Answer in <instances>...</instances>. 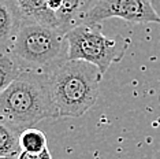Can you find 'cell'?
Wrapping results in <instances>:
<instances>
[{"label": "cell", "mask_w": 160, "mask_h": 159, "mask_svg": "<svg viewBox=\"0 0 160 159\" xmlns=\"http://www.w3.org/2000/svg\"><path fill=\"white\" fill-rule=\"evenodd\" d=\"M60 117L52 97L49 74L23 70L0 93V124L19 133L47 118Z\"/></svg>", "instance_id": "obj_1"}, {"label": "cell", "mask_w": 160, "mask_h": 159, "mask_svg": "<svg viewBox=\"0 0 160 159\" xmlns=\"http://www.w3.org/2000/svg\"><path fill=\"white\" fill-rule=\"evenodd\" d=\"M8 54L22 70L51 75L68 60V41L59 28L23 19Z\"/></svg>", "instance_id": "obj_2"}, {"label": "cell", "mask_w": 160, "mask_h": 159, "mask_svg": "<svg viewBox=\"0 0 160 159\" xmlns=\"http://www.w3.org/2000/svg\"><path fill=\"white\" fill-rule=\"evenodd\" d=\"M101 71L86 60H67L49 75L52 97L60 117L78 118L99 97Z\"/></svg>", "instance_id": "obj_3"}, {"label": "cell", "mask_w": 160, "mask_h": 159, "mask_svg": "<svg viewBox=\"0 0 160 159\" xmlns=\"http://www.w3.org/2000/svg\"><path fill=\"white\" fill-rule=\"evenodd\" d=\"M68 41V60H86L105 74L110 66L122 60L130 40L122 36L110 38L103 34L101 25H78L66 33Z\"/></svg>", "instance_id": "obj_4"}, {"label": "cell", "mask_w": 160, "mask_h": 159, "mask_svg": "<svg viewBox=\"0 0 160 159\" xmlns=\"http://www.w3.org/2000/svg\"><path fill=\"white\" fill-rule=\"evenodd\" d=\"M108 18H121L129 23L160 25V17L151 0H96L82 23L99 25Z\"/></svg>", "instance_id": "obj_5"}, {"label": "cell", "mask_w": 160, "mask_h": 159, "mask_svg": "<svg viewBox=\"0 0 160 159\" xmlns=\"http://www.w3.org/2000/svg\"><path fill=\"white\" fill-rule=\"evenodd\" d=\"M18 0H0V51L10 52L15 36L23 22Z\"/></svg>", "instance_id": "obj_6"}, {"label": "cell", "mask_w": 160, "mask_h": 159, "mask_svg": "<svg viewBox=\"0 0 160 159\" xmlns=\"http://www.w3.org/2000/svg\"><path fill=\"white\" fill-rule=\"evenodd\" d=\"M94 2L96 0H62V7L56 11L60 30L67 33L72 28L81 25Z\"/></svg>", "instance_id": "obj_7"}, {"label": "cell", "mask_w": 160, "mask_h": 159, "mask_svg": "<svg viewBox=\"0 0 160 159\" xmlns=\"http://www.w3.org/2000/svg\"><path fill=\"white\" fill-rule=\"evenodd\" d=\"M25 19L38 22L45 26L59 28L56 14L49 8L48 0H18Z\"/></svg>", "instance_id": "obj_8"}, {"label": "cell", "mask_w": 160, "mask_h": 159, "mask_svg": "<svg viewBox=\"0 0 160 159\" xmlns=\"http://www.w3.org/2000/svg\"><path fill=\"white\" fill-rule=\"evenodd\" d=\"M21 133L4 124H0V158L19 156L22 152L19 141Z\"/></svg>", "instance_id": "obj_9"}, {"label": "cell", "mask_w": 160, "mask_h": 159, "mask_svg": "<svg viewBox=\"0 0 160 159\" xmlns=\"http://www.w3.org/2000/svg\"><path fill=\"white\" fill-rule=\"evenodd\" d=\"M22 69L17 63L11 54L2 52L0 54V92L8 88L22 73Z\"/></svg>", "instance_id": "obj_10"}, {"label": "cell", "mask_w": 160, "mask_h": 159, "mask_svg": "<svg viewBox=\"0 0 160 159\" xmlns=\"http://www.w3.org/2000/svg\"><path fill=\"white\" fill-rule=\"evenodd\" d=\"M21 148L26 152H40L47 148V136L36 128H29L21 133Z\"/></svg>", "instance_id": "obj_11"}, {"label": "cell", "mask_w": 160, "mask_h": 159, "mask_svg": "<svg viewBox=\"0 0 160 159\" xmlns=\"http://www.w3.org/2000/svg\"><path fill=\"white\" fill-rule=\"evenodd\" d=\"M18 159H52V155L48 151V148H45L44 151H40V152H26L22 151L19 154Z\"/></svg>", "instance_id": "obj_12"}, {"label": "cell", "mask_w": 160, "mask_h": 159, "mask_svg": "<svg viewBox=\"0 0 160 159\" xmlns=\"http://www.w3.org/2000/svg\"><path fill=\"white\" fill-rule=\"evenodd\" d=\"M48 6L56 14V11H59V8L62 7V0H48Z\"/></svg>", "instance_id": "obj_13"}, {"label": "cell", "mask_w": 160, "mask_h": 159, "mask_svg": "<svg viewBox=\"0 0 160 159\" xmlns=\"http://www.w3.org/2000/svg\"><path fill=\"white\" fill-rule=\"evenodd\" d=\"M151 3H152V6L155 7L156 13H158L159 17H160V0H151Z\"/></svg>", "instance_id": "obj_14"}, {"label": "cell", "mask_w": 160, "mask_h": 159, "mask_svg": "<svg viewBox=\"0 0 160 159\" xmlns=\"http://www.w3.org/2000/svg\"><path fill=\"white\" fill-rule=\"evenodd\" d=\"M2 159H18V156H4V158H2Z\"/></svg>", "instance_id": "obj_15"}]
</instances>
